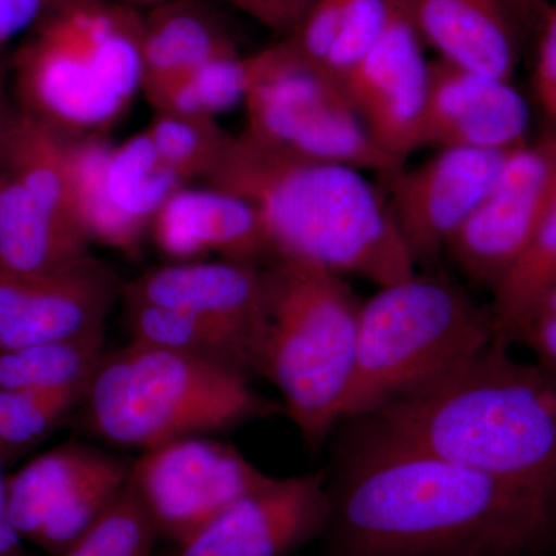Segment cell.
I'll list each match as a JSON object with an SVG mask.
<instances>
[{"instance_id":"cell-1","label":"cell","mask_w":556,"mask_h":556,"mask_svg":"<svg viewBox=\"0 0 556 556\" xmlns=\"http://www.w3.org/2000/svg\"><path fill=\"white\" fill-rule=\"evenodd\" d=\"M364 433L328 482L332 556H541L555 546L556 495L375 422Z\"/></svg>"},{"instance_id":"cell-2","label":"cell","mask_w":556,"mask_h":556,"mask_svg":"<svg viewBox=\"0 0 556 556\" xmlns=\"http://www.w3.org/2000/svg\"><path fill=\"white\" fill-rule=\"evenodd\" d=\"M206 182L254 204L274 260L309 263L379 288L417 270L386 193L356 167L306 159L243 131Z\"/></svg>"},{"instance_id":"cell-3","label":"cell","mask_w":556,"mask_h":556,"mask_svg":"<svg viewBox=\"0 0 556 556\" xmlns=\"http://www.w3.org/2000/svg\"><path fill=\"white\" fill-rule=\"evenodd\" d=\"M464 466L556 495V372L484 353L422 393L365 417Z\"/></svg>"},{"instance_id":"cell-4","label":"cell","mask_w":556,"mask_h":556,"mask_svg":"<svg viewBox=\"0 0 556 556\" xmlns=\"http://www.w3.org/2000/svg\"><path fill=\"white\" fill-rule=\"evenodd\" d=\"M144 10L89 0L56 11L10 60L17 108L67 138L105 135L142 86Z\"/></svg>"},{"instance_id":"cell-5","label":"cell","mask_w":556,"mask_h":556,"mask_svg":"<svg viewBox=\"0 0 556 556\" xmlns=\"http://www.w3.org/2000/svg\"><path fill=\"white\" fill-rule=\"evenodd\" d=\"M80 404L97 437L141 452L285 413L239 369L134 340L105 351Z\"/></svg>"},{"instance_id":"cell-6","label":"cell","mask_w":556,"mask_h":556,"mask_svg":"<svg viewBox=\"0 0 556 556\" xmlns=\"http://www.w3.org/2000/svg\"><path fill=\"white\" fill-rule=\"evenodd\" d=\"M493 343L490 308L444 274L416 273L362 303L343 419L422 393Z\"/></svg>"},{"instance_id":"cell-7","label":"cell","mask_w":556,"mask_h":556,"mask_svg":"<svg viewBox=\"0 0 556 556\" xmlns=\"http://www.w3.org/2000/svg\"><path fill=\"white\" fill-rule=\"evenodd\" d=\"M270 269L273 300L257 372L277 388L306 444L317 447L343 419L364 302L345 277L320 266L274 260Z\"/></svg>"},{"instance_id":"cell-8","label":"cell","mask_w":556,"mask_h":556,"mask_svg":"<svg viewBox=\"0 0 556 556\" xmlns=\"http://www.w3.org/2000/svg\"><path fill=\"white\" fill-rule=\"evenodd\" d=\"M252 56L254 80L243 102L251 137L386 179L404 167L379 148L342 80L303 60L285 39Z\"/></svg>"},{"instance_id":"cell-9","label":"cell","mask_w":556,"mask_h":556,"mask_svg":"<svg viewBox=\"0 0 556 556\" xmlns=\"http://www.w3.org/2000/svg\"><path fill=\"white\" fill-rule=\"evenodd\" d=\"M73 208L90 243L134 251L156 212L186 185L148 131L112 144L105 135L70 139Z\"/></svg>"},{"instance_id":"cell-10","label":"cell","mask_w":556,"mask_h":556,"mask_svg":"<svg viewBox=\"0 0 556 556\" xmlns=\"http://www.w3.org/2000/svg\"><path fill=\"white\" fill-rule=\"evenodd\" d=\"M270 478L232 444L192 437L142 452L127 484L156 535L177 546Z\"/></svg>"},{"instance_id":"cell-11","label":"cell","mask_w":556,"mask_h":556,"mask_svg":"<svg viewBox=\"0 0 556 556\" xmlns=\"http://www.w3.org/2000/svg\"><path fill=\"white\" fill-rule=\"evenodd\" d=\"M130 466L76 442L7 478L9 511L24 543L61 555L97 525L126 489Z\"/></svg>"},{"instance_id":"cell-12","label":"cell","mask_w":556,"mask_h":556,"mask_svg":"<svg viewBox=\"0 0 556 556\" xmlns=\"http://www.w3.org/2000/svg\"><path fill=\"white\" fill-rule=\"evenodd\" d=\"M556 203V129L510 150L484 201L448 244L457 266L495 289Z\"/></svg>"},{"instance_id":"cell-13","label":"cell","mask_w":556,"mask_h":556,"mask_svg":"<svg viewBox=\"0 0 556 556\" xmlns=\"http://www.w3.org/2000/svg\"><path fill=\"white\" fill-rule=\"evenodd\" d=\"M507 153L441 149L422 166L402 167L386 179L388 206L416 268H430L447 252L492 189Z\"/></svg>"},{"instance_id":"cell-14","label":"cell","mask_w":556,"mask_h":556,"mask_svg":"<svg viewBox=\"0 0 556 556\" xmlns=\"http://www.w3.org/2000/svg\"><path fill=\"white\" fill-rule=\"evenodd\" d=\"M328 521L325 471L273 477L166 556H291L325 536Z\"/></svg>"},{"instance_id":"cell-15","label":"cell","mask_w":556,"mask_h":556,"mask_svg":"<svg viewBox=\"0 0 556 556\" xmlns=\"http://www.w3.org/2000/svg\"><path fill=\"white\" fill-rule=\"evenodd\" d=\"M273 288L270 266L223 258L190 260L146 270L123 283L121 300L185 311L225 328L251 350L257 372Z\"/></svg>"},{"instance_id":"cell-16","label":"cell","mask_w":556,"mask_h":556,"mask_svg":"<svg viewBox=\"0 0 556 556\" xmlns=\"http://www.w3.org/2000/svg\"><path fill=\"white\" fill-rule=\"evenodd\" d=\"M342 83L369 134L391 159L405 164L424 148L430 62L416 31L391 3L382 36Z\"/></svg>"},{"instance_id":"cell-17","label":"cell","mask_w":556,"mask_h":556,"mask_svg":"<svg viewBox=\"0 0 556 556\" xmlns=\"http://www.w3.org/2000/svg\"><path fill=\"white\" fill-rule=\"evenodd\" d=\"M121 288L116 274L93 255L54 276L0 273V353L105 332Z\"/></svg>"},{"instance_id":"cell-18","label":"cell","mask_w":556,"mask_h":556,"mask_svg":"<svg viewBox=\"0 0 556 556\" xmlns=\"http://www.w3.org/2000/svg\"><path fill=\"white\" fill-rule=\"evenodd\" d=\"M530 109L511 80L430 62L424 148L507 153L529 141Z\"/></svg>"},{"instance_id":"cell-19","label":"cell","mask_w":556,"mask_h":556,"mask_svg":"<svg viewBox=\"0 0 556 556\" xmlns=\"http://www.w3.org/2000/svg\"><path fill=\"white\" fill-rule=\"evenodd\" d=\"M149 232L175 262L201 260L206 254L257 265L273 258L254 204L214 186L185 185L172 193L156 212Z\"/></svg>"},{"instance_id":"cell-20","label":"cell","mask_w":556,"mask_h":556,"mask_svg":"<svg viewBox=\"0 0 556 556\" xmlns=\"http://www.w3.org/2000/svg\"><path fill=\"white\" fill-rule=\"evenodd\" d=\"M439 60L511 80L525 31L504 0H388Z\"/></svg>"},{"instance_id":"cell-21","label":"cell","mask_w":556,"mask_h":556,"mask_svg":"<svg viewBox=\"0 0 556 556\" xmlns=\"http://www.w3.org/2000/svg\"><path fill=\"white\" fill-rule=\"evenodd\" d=\"M228 27L204 0H163L144 10L142 86L149 104L218 58L239 54Z\"/></svg>"},{"instance_id":"cell-22","label":"cell","mask_w":556,"mask_h":556,"mask_svg":"<svg viewBox=\"0 0 556 556\" xmlns=\"http://www.w3.org/2000/svg\"><path fill=\"white\" fill-rule=\"evenodd\" d=\"M90 244L0 169V273L54 276L89 257Z\"/></svg>"},{"instance_id":"cell-23","label":"cell","mask_w":556,"mask_h":556,"mask_svg":"<svg viewBox=\"0 0 556 556\" xmlns=\"http://www.w3.org/2000/svg\"><path fill=\"white\" fill-rule=\"evenodd\" d=\"M70 139L16 105L0 134V169L51 215L83 233L73 208Z\"/></svg>"},{"instance_id":"cell-24","label":"cell","mask_w":556,"mask_h":556,"mask_svg":"<svg viewBox=\"0 0 556 556\" xmlns=\"http://www.w3.org/2000/svg\"><path fill=\"white\" fill-rule=\"evenodd\" d=\"M124 305L134 342L218 362L247 376L257 375L251 350L206 318L149 303Z\"/></svg>"},{"instance_id":"cell-25","label":"cell","mask_w":556,"mask_h":556,"mask_svg":"<svg viewBox=\"0 0 556 556\" xmlns=\"http://www.w3.org/2000/svg\"><path fill=\"white\" fill-rule=\"evenodd\" d=\"M105 332L0 353L3 390H87L105 354Z\"/></svg>"},{"instance_id":"cell-26","label":"cell","mask_w":556,"mask_h":556,"mask_svg":"<svg viewBox=\"0 0 556 556\" xmlns=\"http://www.w3.org/2000/svg\"><path fill=\"white\" fill-rule=\"evenodd\" d=\"M556 283V203L500 285L490 306L493 346L508 350L538 300Z\"/></svg>"},{"instance_id":"cell-27","label":"cell","mask_w":556,"mask_h":556,"mask_svg":"<svg viewBox=\"0 0 556 556\" xmlns=\"http://www.w3.org/2000/svg\"><path fill=\"white\" fill-rule=\"evenodd\" d=\"M254 80V56L230 54L201 65L150 102L155 113L217 118L243 104Z\"/></svg>"},{"instance_id":"cell-28","label":"cell","mask_w":556,"mask_h":556,"mask_svg":"<svg viewBox=\"0 0 556 556\" xmlns=\"http://www.w3.org/2000/svg\"><path fill=\"white\" fill-rule=\"evenodd\" d=\"M86 390H3L0 388V463L10 466L56 430Z\"/></svg>"},{"instance_id":"cell-29","label":"cell","mask_w":556,"mask_h":556,"mask_svg":"<svg viewBox=\"0 0 556 556\" xmlns=\"http://www.w3.org/2000/svg\"><path fill=\"white\" fill-rule=\"evenodd\" d=\"M161 159L186 185L203 179L217 169L233 135L207 116L155 113L148 129Z\"/></svg>"},{"instance_id":"cell-30","label":"cell","mask_w":556,"mask_h":556,"mask_svg":"<svg viewBox=\"0 0 556 556\" xmlns=\"http://www.w3.org/2000/svg\"><path fill=\"white\" fill-rule=\"evenodd\" d=\"M156 540L148 511L127 484L104 517L58 556H153Z\"/></svg>"},{"instance_id":"cell-31","label":"cell","mask_w":556,"mask_h":556,"mask_svg":"<svg viewBox=\"0 0 556 556\" xmlns=\"http://www.w3.org/2000/svg\"><path fill=\"white\" fill-rule=\"evenodd\" d=\"M390 20L388 0H351L338 38L329 50L324 68L339 80L345 79L375 47Z\"/></svg>"},{"instance_id":"cell-32","label":"cell","mask_w":556,"mask_h":556,"mask_svg":"<svg viewBox=\"0 0 556 556\" xmlns=\"http://www.w3.org/2000/svg\"><path fill=\"white\" fill-rule=\"evenodd\" d=\"M89 0H0V51L10 40L30 33L36 25L75 3ZM148 10L163 0H116Z\"/></svg>"},{"instance_id":"cell-33","label":"cell","mask_w":556,"mask_h":556,"mask_svg":"<svg viewBox=\"0 0 556 556\" xmlns=\"http://www.w3.org/2000/svg\"><path fill=\"white\" fill-rule=\"evenodd\" d=\"M536 38L538 50L533 72L536 100L556 129V0H548L546 16Z\"/></svg>"},{"instance_id":"cell-34","label":"cell","mask_w":556,"mask_h":556,"mask_svg":"<svg viewBox=\"0 0 556 556\" xmlns=\"http://www.w3.org/2000/svg\"><path fill=\"white\" fill-rule=\"evenodd\" d=\"M223 2L247 14L252 21L283 39L299 27L314 0H223Z\"/></svg>"},{"instance_id":"cell-35","label":"cell","mask_w":556,"mask_h":556,"mask_svg":"<svg viewBox=\"0 0 556 556\" xmlns=\"http://www.w3.org/2000/svg\"><path fill=\"white\" fill-rule=\"evenodd\" d=\"M515 343H522L532 351L536 364L556 372V316L533 314L517 332Z\"/></svg>"},{"instance_id":"cell-36","label":"cell","mask_w":556,"mask_h":556,"mask_svg":"<svg viewBox=\"0 0 556 556\" xmlns=\"http://www.w3.org/2000/svg\"><path fill=\"white\" fill-rule=\"evenodd\" d=\"M0 463V556H28L24 541L17 535L11 522L9 511V495H7V475Z\"/></svg>"},{"instance_id":"cell-37","label":"cell","mask_w":556,"mask_h":556,"mask_svg":"<svg viewBox=\"0 0 556 556\" xmlns=\"http://www.w3.org/2000/svg\"><path fill=\"white\" fill-rule=\"evenodd\" d=\"M525 35H538L548 7V0H504Z\"/></svg>"},{"instance_id":"cell-38","label":"cell","mask_w":556,"mask_h":556,"mask_svg":"<svg viewBox=\"0 0 556 556\" xmlns=\"http://www.w3.org/2000/svg\"><path fill=\"white\" fill-rule=\"evenodd\" d=\"M10 61L2 56L0 51V134L9 119L14 105L9 100Z\"/></svg>"},{"instance_id":"cell-39","label":"cell","mask_w":556,"mask_h":556,"mask_svg":"<svg viewBox=\"0 0 556 556\" xmlns=\"http://www.w3.org/2000/svg\"><path fill=\"white\" fill-rule=\"evenodd\" d=\"M533 314H555L556 316V283L544 292L543 298L538 300L535 308L532 309V313H530L527 318L533 316Z\"/></svg>"}]
</instances>
